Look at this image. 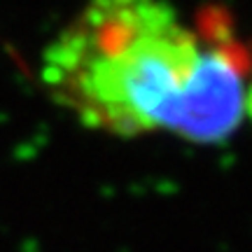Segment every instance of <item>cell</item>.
<instances>
[{"label": "cell", "mask_w": 252, "mask_h": 252, "mask_svg": "<svg viewBox=\"0 0 252 252\" xmlns=\"http://www.w3.org/2000/svg\"><path fill=\"white\" fill-rule=\"evenodd\" d=\"M203 52L166 0H87L45 49L40 82L87 128L131 138L166 126Z\"/></svg>", "instance_id": "obj_1"}, {"label": "cell", "mask_w": 252, "mask_h": 252, "mask_svg": "<svg viewBox=\"0 0 252 252\" xmlns=\"http://www.w3.org/2000/svg\"><path fill=\"white\" fill-rule=\"evenodd\" d=\"M245 110H250V115H252V91L245 96Z\"/></svg>", "instance_id": "obj_3"}, {"label": "cell", "mask_w": 252, "mask_h": 252, "mask_svg": "<svg viewBox=\"0 0 252 252\" xmlns=\"http://www.w3.org/2000/svg\"><path fill=\"white\" fill-rule=\"evenodd\" d=\"M245 82L231 56L206 49L196 75L175 100L163 131L189 143L217 145L236 133L245 117Z\"/></svg>", "instance_id": "obj_2"}]
</instances>
